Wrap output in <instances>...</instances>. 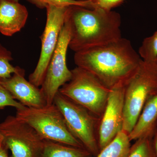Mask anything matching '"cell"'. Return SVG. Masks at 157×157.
I'll list each match as a JSON object with an SVG mask.
<instances>
[{
    "label": "cell",
    "instance_id": "obj_1",
    "mask_svg": "<svg viewBox=\"0 0 157 157\" xmlns=\"http://www.w3.org/2000/svg\"><path fill=\"white\" fill-rule=\"evenodd\" d=\"M74 60L77 67L91 73L110 90L118 85H125L142 59L130 41L122 37L75 52Z\"/></svg>",
    "mask_w": 157,
    "mask_h": 157
},
{
    "label": "cell",
    "instance_id": "obj_2",
    "mask_svg": "<svg viewBox=\"0 0 157 157\" xmlns=\"http://www.w3.org/2000/svg\"><path fill=\"white\" fill-rule=\"evenodd\" d=\"M65 22L70 30L69 48L75 52L122 38L120 14L112 10L70 6L66 11Z\"/></svg>",
    "mask_w": 157,
    "mask_h": 157
},
{
    "label": "cell",
    "instance_id": "obj_3",
    "mask_svg": "<svg viewBox=\"0 0 157 157\" xmlns=\"http://www.w3.org/2000/svg\"><path fill=\"white\" fill-rule=\"evenodd\" d=\"M157 95V59L142 60L125 85L124 122L122 131L132 132L146 102Z\"/></svg>",
    "mask_w": 157,
    "mask_h": 157
},
{
    "label": "cell",
    "instance_id": "obj_4",
    "mask_svg": "<svg viewBox=\"0 0 157 157\" xmlns=\"http://www.w3.org/2000/svg\"><path fill=\"white\" fill-rule=\"evenodd\" d=\"M16 109L15 116L35 129L44 140L84 147L70 132L62 113L55 104L39 108L25 106Z\"/></svg>",
    "mask_w": 157,
    "mask_h": 157
},
{
    "label": "cell",
    "instance_id": "obj_5",
    "mask_svg": "<svg viewBox=\"0 0 157 157\" xmlns=\"http://www.w3.org/2000/svg\"><path fill=\"white\" fill-rule=\"evenodd\" d=\"M71 70V79L59 92L101 118L110 89L87 70L77 67Z\"/></svg>",
    "mask_w": 157,
    "mask_h": 157
},
{
    "label": "cell",
    "instance_id": "obj_6",
    "mask_svg": "<svg viewBox=\"0 0 157 157\" xmlns=\"http://www.w3.org/2000/svg\"><path fill=\"white\" fill-rule=\"evenodd\" d=\"M53 104L62 113L72 135L92 155L97 156L100 151L98 125L101 118L59 92L55 97Z\"/></svg>",
    "mask_w": 157,
    "mask_h": 157
},
{
    "label": "cell",
    "instance_id": "obj_7",
    "mask_svg": "<svg viewBox=\"0 0 157 157\" xmlns=\"http://www.w3.org/2000/svg\"><path fill=\"white\" fill-rule=\"evenodd\" d=\"M3 145L12 153L11 157H40L44 139L28 124L15 116H9L0 123Z\"/></svg>",
    "mask_w": 157,
    "mask_h": 157
},
{
    "label": "cell",
    "instance_id": "obj_8",
    "mask_svg": "<svg viewBox=\"0 0 157 157\" xmlns=\"http://www.w3.org/2000/svg\"><path fill=\"white\" fill-rule=\"evenodd\" d=\"M70 39V29L64 22L40 89L46 105L53 104L54 99L59 89L70 81L72 77L71 70L68 69L67 64V52Z\"/></svg>",
    "mask_w": 157,
    "mask_h": 157
},
{
    "label": "cell",
    "instance_id": "obj_9",
    "mask_svg": "<svg viewBox=\"0 0 157 157\" xmlns=\"http://www.w3.org/2000/svg\"><path fill=\"white\" fill-rule=\"evenodd\" d=\"M68 7L48 6L46 8V22L41 37L40 57L36 68L29 76V81L37 87L41 86L50 59L56 48L60 33L65 22Z\"/></svg>",
    "mask_w": 157,
    "mask_h": 157
},
{
    "label": "cell",
    "instance_id": "obj_10",
    "mask_svg": "<svg viewBox=\"0 0 157 157\" xmlns=\"http://www.w3.org/2000/svg\"><path fill=\"white\" fill-rule=\"evenodd\" d=\"M125 85H118L110 90L107 103L98 129L100 151L109 144L122 130Z\"/></svg>",
    "mask_w": 157,
    "mask_h": 157
},
{
    "label": "cell",
    "instance_id": "obj_11",
    "mask_svg": "<svg viewBox=\"0 0 157 157\" xmlns=\"http://www.w3.org/2000/svg\"><path fill=\"white\" fill-rule=\"evenodd\" d=\"M25 74V70L20 67L10 78L0 79V85L25 107L39 108L46 105L41 89L27 80Z\"/></svg>",
    "mask_w": 157,
    "mask_h": 157
},
{
    "label": "cell",
    "instance_id": "obj_12",
    "mask_svg": "<svg viewBox=\"0 0 157 157\" xmlns=\"http://www.w3.org/2000/svg\"><path fill=\"white\" fill-rule=\"evenodd\" d=\"M26 8L19 2L0 0V33L11 36L21 30L28 17Z\"/></svg>",
    "mask_w": 157,
    "mask_h": 157
},
{
    "label": "cell",
    "instance_id": "obj_13",
    "mask_svg": "<svg viewBox=\"0 0 157 157\" xmlns=\"http://www.w3.org/2000/svg\"><path fill=\"white\" fill-rule=\"evenodd\" d=\"M157 128V95L146 102L135 126L128 135L130 141L153 137Z\"/></svg>",
    "mask_w": 157,
    "mask_h": 157
},
{
    "label": "cell",
    "instance_id": "obj_14",
    "mask_svg": "<svg viewBox=\"0 0 157 157\" xmlns=\"http://www.w3.org/2000/svg\"><path fill=\"white\" fill-rule=\"evenodd\" d=\"M84 147L67 145L52 140H44L40 157H91Z\"/></svg>",
    "mask_w": 157,
    "mask_h": 157
},
{
    "label": "cell",
    "instance_id": "obj_15",
    "mask_svg": "<svg viewBox=\"0 0 157 157\" xmlns=\"http://www.w3.org/2000/svg\"><path fill=\"white\" fill-rule=\"evenodd\" d=\"M131 147L128 135L122 131L96 157H128Z\"/></svg>",
    "mask_w": 157,
    "mask_h": 157
},
{
    "label": "cell",
    "instance_id": "obj_16",
    "mask_svg": "<svg viewBox=\"0 0 157 157\" xmlns=\"http://www.w3.org/2000/svg\"><path fill=\"white\" fill-rule=\"evenodd\" d=\"M128 157H157L153 145L152 137H143L135 140L131 147Z\"/></svg>",
    "mask_w": 157,
    "mask_h": 157
},
{
    "label": "cell",
    "instance_id": "obj_17",
    "mask_svg": "<svg viewBox=\"0 0 157 157\" xmlns=\"http://www.w3.org/2000/svg\"><path fill=\"white\" fill-rule=\"evenodd\" d=\"M138 53L143 60L157 59V29L152 36L144 39Z\"/></svg>",
    "mask_w": 157,
    "mask_h": 157
},
{
    "label": "cell",
    "instance_id": "obj_18",
    "mask_svg": "<svg viewBox=\"0 0 157 157\" xmlns=\"http://www.w3.org/2000/svg\"><path fill=\"white\" fill-rule=\"evenodd\" d=\"M12 60L11 52L0 44V79L10 78L19 70V67H14L10 64Z\"/></svg>",
    "mask_w": 157,
    "mask_h": 157
},
{
    "label": "cell",
    "instance_id": "obj_19",
    "mask_svg": "<svg viewBox=\"0 0 157 157\" xmlns=\"http://www.w3.org/2000/svg\"><path fill=\"white\" fill-rule=\"evenodd\" d=\"M39 9H46L49 6L59 7H69L71 6H80L91 9L90 2H77L75 0H26Z\"/></svg>",
    "mask_w": 157,
    "mask_h": 157
},
{
    "label": "cell",
    "instance_id": "obj_20",
    "mask_svg": "<svg viewBox=\"0 0 157 157\" xmlns=\"http://www.w3.org/2000/svg\"><path fill=\"white\" fill-rule=\"evenodd\" d=\"M7 106L14 107L16 109L25 107L21 103L16 101L11 94L0 85V108Z\"/></svg>",
    "mask_w": 157,
    "mask_h": 157
},
{
    "label": "cell",
    "instance_id": "obj_21",
    "mask_svg": "<svg viewBox=\"0 0 157 157\" xmlns=\"http://www.w3.org/2000/svg\"><path fill=\"white\" fill-rule=\"evenodd\" d=\"M124 1V0H91L90 2L91 9L100 8L110 11L121 4Z\"/></svg>",
    "mask_w": 157,
    "mask_h": 157
},
{
    "label": "cell",
    "instance_id": "obj_22",
    "mask_svg": "<svg viewBox=\"0 0 157 157\" xmlns=\"http://www.w3.org/2000/svg\"><path fill=\"white\" fill-rule=\"evenodd\" d=\"M153 145L156 156L157 157V128L152 137Z\"/></svg>",
    "mask_w": 157,
    "mask_h": 157
},
{
    "label": "cell",
    "instance_id": "obj_23",
    "mask_svg": "<svg viewBox=\"0 0 157 157\" xmlns=\"http://www.w3.org/2000/svg\"><path fill=\"white\" fill-rule=\"evenodd\" d=\"M7 150L8 149L6 148L4 145L0 147V157H9Z\"/></svg>",
    "mask_w": 157,
    "mask_h": 157
},
{
    "label": "cell",
    "instance_id": "obj_24",
    "mask_svg": "<svg viewBox=\"0 0 157 157\" xmlns=\"http://www.w3.org/2000/svg\"><path fill=\"white\" fill-rule=\"evenodd\" d=\"M3 142H4V137L0 133V147L3 146Z\"/></svg>",
    "mask_w": 157,
    "mask_h": 157
},
{
    "label": "cell",
    "instance_id": "obj_25",
    "mask_svg": "<svg viewBox=\"0 0 157 157\" xmlns=\"http://www.w3.org/2000/svg\"><path fill=\"white\" fill-rule=\"evenodd\" d=\"M75 1H77V2H89L91 0H75Z\"/></svg>",
    "mask_w": 157,
    "mask_h": 157
},
{
    "label": "cell",
    "instance_id": "obj_26",
    "mask_svg": "<svg viewBox=\"0 0 157 157\" xmlns=\"http://www.w3.org/2000/svg\"><path fill=\"white\" fill-rule=\"evenodd\" d=\"M7 1L13 2H19L20 0H7Z\"/></svg>",
    "mask_w": 157,
    "mask_h": 157
}]
</instances>
